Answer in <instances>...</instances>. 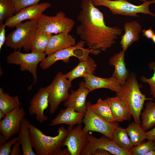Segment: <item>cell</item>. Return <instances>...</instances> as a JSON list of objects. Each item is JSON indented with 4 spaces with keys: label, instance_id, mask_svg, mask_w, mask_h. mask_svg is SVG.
Instances as JSON below:
<instances>
[{
    "label": "cell",
    "instance_id": "cell-22",
    "mask_svg": "<svg viewBox=\"0 0 155 155\" xmlns=\"http://www.w3.org/2000/svg\"><path fill=\"white\" fill-rule=\"evenodd\" d=\"M96 67V61L88 56L86 60L80 62L75 67L64 75L71 82L76 78L84 77L88 74L94 75Z\"/></svg>",
    "mask_w": 155,
    "mask_h": 155
},
{
    "label": "cell",
    "instance_id": "cell-48",
    "mask_svg": "<svg viewBox=\"0 0 155 155\" xmlns=\"http://www.w3.org/2000/svg\"><path fill=\"white\" fill-rule=\"evenodd\" d=\"M153 141H154V143L155 144V140Z\"/></svg>",
    "mask_w": 155,
    "mask_h": 155
},
{
    "label": "cell",
    "instance_id": "cell-38",
    "mask_svg": "<svg viewBox=\"0 0 155 155\" xmlns=\"http://www.w3.org/2000/svg\"><path fill=\"white\" fill-rule=\"evenodd\" d=\"M142 32L143 36L146 37L148 39H152L154 33L152 28V27L148 29L143 30Z\"/></svg>",
    "mask_w": 155,
    "mask_h": 155
},
{
    "label": "cell",
    "instance_id": "cell-4",
    "mask_svg": "<svg viewBox=\"0 0 155 155\" xmlns=\"http://www.w3.org/2000/svg\"><path fill=\"white\" fill-rule=\"evenodd\" d=\"M37 22V20H30L17 24L16 29L6 36L5 44L14 50L22 48L26 52L31 50Z\"/></svg>",
    "mask_w": 155,
    "mask_h": 155
},
{
    "label": "cell",
    "instance_id": "cell-14",
    "mask_svg": "<svg viewBox=\"0 0 155 155\" xmlns=\"http://www.w3.org/2000/svg\"><path fill=\"white\" fill-rule=\"evenodd\" d=\"M25 112L22 107H18L0 121V134L4 135L7 140L18 133Z\"/></svg>",
    "mask_w": 155,
    "mask_h": 155
},
{
    "label": "cell",
    "instance_id": "cell-29",
    "mask_svg": "<svg viewBox=\"0 0 155 155\" xmlns=\"http://www.w3.org/2000/svg\"><path fill=\"white\" fill-rule=\"evenodd\" d=\"M145 108L141 115L142 126L146 131L155 124V102L151 100L146 103Z\"/></svg>",
    "mask_w": 155,
    "mask_h": 155
},
{
    "label": "cell",
    "instance_id": "cell-31",
    "mask_svg": "<svg viewBox=\"0 0 155 155\" xmlns=\"http://www.w3.org/2000/svg\"><path fill=\"white\" fill-rule=\"evenodd\" d=\"M15 11L11 0H0V24L13 17Z\"/></svg>",
    "mask_w": 155,
    "mask_h": 155
},
{
    "label": "cell",
    "instance_id": "cell-21",
    "mask_svg": "<svg viewBox=\"0 0 155 155\" xmlns=\"http://www.w3.org/2000/svg\"><path fill=\"white\" fill-rule=\"evenodd\" d=\"M125 53L122 51L113 55L109 59L110 65L114 67L112 76L115 78L121 86L125 83L129 75L125 61Z\"/></svg>",
    "mask_w": 155,
    "mask_h": 155
},
{
    "label": "cell",
    "instance_id": "cell-41",
    "mask_svg": "<svg viewBox=\"0 0 155 155\" xmlns=\"http://www.w3.org/2000/svg\"><path fill=\"white\" fill-rule=\"evenodd\" d=\"M56 155H71L70 154L67 147L64 150L61 149L57 153Z\"/></svg>",
    "mask_w": 155,
    "mask_h": 155
},
{
    "label": "cell",
    "instance_id": "cell-45",
    "mask_svg": "<svg viewBox=\"0 0 155 155\" xmlns=\"http://www.w3.org/2000/svg\"><path fill=\"white\" fill-rule=\"evenodd\" d=\"M152 39V42L155 44V33H154Z\"/></svg>",
    "mask_w": 155,
    "mask_h": 155
},
{
    "label": "cell",
    "instance_id": "cell-5",
    "mask_svg": "<svg viewBox=\"0 0 155 155\" xmlns=\"http://www.w3.org/2000/svg\"><path fill=\"white\" fill-rule=\"evenodd\" d=\"M94 5L108 7L114 15L138 17L139 13L150 15L155 17V14L149 9L150 5L155 3V0L146 1L140 5L133 4L127 0H92Z\"/></svg>",
    "mask_w": 155,
    "mask_h": 155
},
{
    "label": "cell",
    "instance_id": "cell-35",
    "mask_svg": "<svg viewBox=\"0 0 155 155\" xmlns=\"http://www.w3.org/2000/svg\"><path fill=\"white\" fill-rule=\"evenodd\" d=\"M18 141V137H14L7 142L3 145L0 147V155L10 154L11 147Z\"/></svg>",
    "mask_w": 155,
    "mask_h": 155
},
{
    "label": "cell",
    "instance_id": "cell-23",
    "mask_svg": "<svg viewBox=\"0 0 155 155\" xmlns=\"http://www.w3.org/2000/svg\"><path fill=\"white\" fill-rule=\"evenodd\" d=\"M114 118L117 122L130 120L132 115L126 103L119 97H108Z\"/></svg>",
    "mask_w": 155,
    "mask_h": 155
},
{
    "label": "cell",
    "instance_id": "cell-13",
    "mask_svg": "<svg viewBox=\"0 0 155 155\" xmlns=\"http://www.w3.org/2000/svg\"><path fill=\"white\" fill-rule=\"evenodd\" d=\"M51 6V4L46 2L27 7L21 9L12 17L6 19L5 23L8 27L12 28L26 20H37L43 13Z\"/></svg>",
    "mask_w": 155,
    "mask_h": 155
},
{
    "label": "cell",
    "instance_id": "cell-39",
    "mask_svg": "<svg viewBox=\"0 0 155 155\" xmlns=\"http://www.w3.org/2000/svg\"><path fill=\"white\" fill-rule=\"evenodd\" d=\"M108 151L102 149L96 150L92 154V155H112Z\"/></svg>",
    "mask_w": 155,
    "mask_h": 155
},
{
    "label": "cell",
    "instance_id": "cell-6",
    "mask_svg": "<svg viewBox=\"0 0 155 155\" xmlns=\"http://www.w3.org/2000/svg\"><path fill=\"white\" fill-rule=\"evenodd\" d=\"M85 42L82 40L79 41L74 46L57 51L48 55L40 62V66L43 69H46L57 61L62 60L65 63H68L70 58L75 57L78 58L80 61L86 60L92 51L89 48H85Z\"/></svg>",
    "mask_w": 155,
    "mask_h": 155
},
{
    "label": "cell",
    "instance_id": "cell-2",
    "mask_svg": "<svg viewBox=\"0 0 155 155\" xmlns=\"http://www.w3.org/2000/svg\"><path fill=\"white\" fill-rule=\"evenodd\" d=\"M142 86L139 84L134 73L129 74L119 92L116 93L127 105L134 122L140 124V115L145 101L152 100L154 98H147L141 92Z\"/></svg>",
    "mask_w": 155,
    "mask_h": 155
},
{
    "label": "cell",
    "instance_id": "cell-8",
    "mask_svg": "<svg viewBox=\"0 0 155 155\" xmlns=\"http://www.w3.org/2000/svg\"><path fill=\"white\" fill-rule=\"evenodd\" d=\"M71 82L61 72L55 75L51 84L46 87L49 91V113L54 114L60 103L65 102L69 94V90L72 87Z\"/></svg>",
    "mask_w": 155,
    "mask_h": 155
},
{
    "label": "cell",
    "instance_id": "cell-25",
    "mask_svg": "<svg viewBox=\"0 0 155 155\" xmlns=\"http://www.w3.org/2000/svg\"><path fill=\"white\" fill-rule=\"evenodd\" d=\"M53 34L37 28L33 37L31 51L37 53L45 52Z\"/></svg>",
    "mask_w": 155,
    "mask_h": 155
},
{
    "label": "cell",
    "instance_id": "cell-28",
    "mask_svg": "<svg viewBox=\"0 0 155 155\" xmlns=\"http://www.w3.org/2000/svg\"><path fill=\"white\" fill-rule=\"evenodd\" d=\"M132 144L137 146L147 139L146 132L140 124L134 122L130 123L126 129Z\"/></svg>",
    "mask_w": 155,
    "mask_h": 155
},
{
    "label": "cell",
    "instance_id": "cell-42",
    "mask_svg": "<svg viewBox=\"0 0 155 155\" xmlns=\"http://www.w3.org/2000/svg\"><path fill=\"white\" fill-rule=\"evenodd\" d=\"M7 140L5 137L0 134V147L3 145L6 142Z\"/></svg>",
    "mask_w": 155,
    "mask_h": 155
},
{
    "label": "cell",
    "instance_id": "cell-47",
    "mask_svg": "<svg viewBox=\"0 0 155 155\" xmlns=\"http://www.w3.org/2000/svg\"><path fill=\"white\" fill-rule=\"evenodd\" d=\"M153 98H155V93L153 95Z\"/></svg>",
    "mask_w": 155,
    "mask_h": 155
},
{
    "label": "cell",
    "instance_id": "cell-17",
    "mask_svg": "<svg viewBox=\"0 0 155 155\" xmlns=\"http://www.w3.org/2000/svg\"><path fill=\"white\" fill-rule=\"evenodd\" d=\"M90 92L85 86V82H80L77 90H71V94L63 104L64 106L73 108L78 112L85 113L86 111V99Z\"/></svg>",
    "mask_w": 155,
    "mask_h": 155
},
{
    "label": "cell",
    "instance_id": "cell-44",
    "mask_svg": "<svg viewBox=\"0 0 155 155\" xmlns=\"http://www.w3.org/2000/svg\"><path fill=\"white\" fill-rule=\"evenodd\" d=\"M6 115L1 111L0 110V121Z\"/></svg>",
    "mask_w": 155,
    "mask_h": 155
},
{
    "label": "cell",
    "instance_id": "cell-24",
    "mask_svg": "<svg viewBox=\"0 0 155 155\" xmlns=\"http://www.w3.org/2000/svg\"><path fill=\"white\" fill-rule=\"evenodd\" d=\"M29 119L24 117L18 133V141L20 144L23 155H37L33 151L29 131Z\"/></svg>",
    "mask_w": 155,
    "mask_h": 155
},
{
    "label": "cell",
    "instance_id": "cell-30",
    "mask_svg": "<svg viewBox=\"0 0 155 155\" xmlns=\"http://www.w3.org/2000/svg\"><path fill=\"white\" fill-rule=\"evenodd\" d=\"M113 140L123 149L129 151L134 147L130 140L126 129L119 126L113 132Z\"/></svg>",
    "mask_w": 155,
    "mask_h": 155
},
{
    "label": "cell",
    "instance_id": "cell-19",
    "mask_svg": "<svg viewBox=\"0 0 155 155\" xmlns=\"http://www.w3.org/2000/svg\"><path fill=\"white\" fill-rule=\"evenodd\" d=\"M123 29L125 33L121 36L120 44L125 53L132 43L139 40L140 34L143 30L141 24L137 21L126 22Z\"/></svg>",
    "mask_w": 155,
    "mask_h": 155
},
{
    "label": "cell",
    "instance_id": "cell-3",
    "mask_svg": "<svg viewBox=\"0 0 155 155\" xmlns=\"http://www.w3.org/2000/svg\"><path fill=\"white\" fill-rule=\"evenodd\" d=\"M30 138L37 155H56L61 149L67 134V129L59 127L58 135L54 137L47 135L34 125H29Z\"/></svg>",
    "mask_w": 155,
    "mask_h": 155
},
{
    "label": "cell",
    "instance_id": "cell-40",
    "mask_svg": "<svg viewBox=\"0 0 155 155\" xmlns=\"http://www.w3.org/2000/svg\"><path fill=\"white\" fill-rule=\"evenodd\" d=\"M147 139L148 140H155V127L146 132Z\"/></svg>",
    "mask_w": 155,
    "mask_h": 155
},
{
    "label": "cell",
    "instance_id": "cell-26",
    "mask_svg": "<svg viewBox=\"0 0 155 155\" xmlns=\"http://www.w3.org/2000/svg\"><path fill=\"white\" fill-rule=\"evenodd\" d=\"M91 107L95 112L106 121L111 123L117 121L113 115L108 98L104 100L100 98L96 103L91 104Z\"/></svg>",
    "mask_w": 155,
    "mask_h": 155
},
{
    "label": "cell",
    "instance_id": "cell-34",
    "mask_svg": "<svg viewBox=\"0 0 155 155\" xmlns=\"http://www.w3.org/2000/svg\"><path fill=\"white\" fill-rule=\"evenodd\" d=\"M40 0H11L15 11V14L27 7L38 4Z\"/></svg>",
    "mask_w": 155,
    "mask_h": 155
},
{
    "label": "cell",
    "instance_id": "cell-16",
    "mask_svg": "<svg viewBox=\"0 0 155 155\" xmlns=\"http://www.w3.org/2000/svg\"><path fill=\"white\" fill-rule=\"evenodd\" d=\"M84 78L85 86L90 92L96 89L104 88L117 93L121 88V86L117 80L113 76L103 78L88 74Z\"/></svg>",
    "mask_w": 155,
    "mask_h": 155
},
{
    "label": "cell",
    "instance_id": "cell-1",
    "mask_svg": "<svg viewBox=\"0 0 155 155\" xmlns=\"http://www.w3.org/2000/svg\"><path fill=\"white\" fill-rule=\"evenodd\" d=\"M80 7L77 17L80 24L77 26L76 33L92 50L91 54L98 55L115 43L123 30L119 27L106 25L103 14L92 0H82Z\"/></svg>",
    "mask_w": 155,
    "mask_h": 155
},
{
    "label": "cell",
    "instance_id": "cell-12",
    "mask_svg": "<svg viewBox=\"0 0 155 155\" xmlns=\"http://www.w3.org/2000/svg\"><path fill=\"white\" fill-rule=\"evenodd\" d=\"M82 124L73 127H68L67 136L63 144L66 146L71 155H80L87 141L89 132H85Z\"/></svg>",
    "mask_w": 155,
    "mask_h": 155
},
{
    "label": "cell",
    "instance_id": "cell-10",
    "mask_svg": "<svg viewBox=\"0 0 155 155\" xmlns=\"http://www.w3.org/2000/svg\"><path fill=\"white\" fill-rule=\"evenodd\" d=\"M91 104L90 101L86 102V111L83 119L85 125L83 131L85 132L90 131L98 132L113 140V132L119 126L118 123L117 121L111 123L104 119L92 108Z\"/></svg>",
    "mask_w": 155,
    "mask_h": 155
},
{
    "label": "cell",
    "instance_id": "cell-15",
    "mask_svg": "<svg viewBox=\"0 0 155 155\" xmlns=\"http://www.w3.org/2000/svg\"><path fill=\"white\" fill-rule=\"evenodd\" d=\"M49 91L46 87H41L30 101L29 114L31 116L35 115L36 119L40 123L48 119V117L45 115L44 113L49 106Z\"/></svg>",
    "mask_w": 155,
    "mask_h": 155
},
{
    "label": "cell",
    "instance_id": "cell-18",
    "mask_svg": "<svg viewBox=\"0 0 155 155\" xmlns=\"http://www.w3.org/2000/svg\"><path fill=\"white\" fill-rule=\"evenodd\" d=\"M85 113L77 111L72 108L67 107L65 109H61L55 117L51 120L50 126L61 124H65L73 127L75 125L82 124Z\"/></svg>",
    "mask_w": 155,
    "mask_h": 155
},
{
    "label": "cell",
    "instance_id": "cell-11",
    "mask_svg": "<svg viewBox=\"0 0 155 155\" xmlns=\"http://www.w3.org/2000/svg\"><path fill=\"white\" fill-rule=\"evenodd\" d=\"M102 149L111 153L112 155H132L131 152L120 147L113 140L103 135L98 138L89 133L87 142L80 155H92L96 149Z\"/></svg>",
    "mask_w": 155,
    "mask_h": 155
},
{
    "label": "cell",
    "instance_id": "cell-9",
    "mask_svg": "<svg viewBox=\"0 0 155 155\" xmlns=\"http://www.w3.org/2000/svg\"><path fill=\"white\" fill-rule=\"evenodd\" d=\"M37 28L52 34L69 33L73 29L75 22L66 16L63 12L59 11L54 16L42 14L37 20Z\"/></svg>",
    "mask_w": 155,
    "mask_h": 155
},
{
    "label": "cell",
    "instance_id": "cell-36",
    "mask_svg": "<svg viewBox=\"0 0 155 155\" xmlns=\"http://www.w3.org/2000/svg\"><path fill=\"white\" fill-rule=\"evenodd\" d=\"M7 26L5 23L0 24V50L5 43L6 37L5 28Z\"/></svg>",
    "mask_w": 155,
    "mask_h": 155
},
{
    "label": "cell",
    "instance_id": "cell-46",
    "mask_svg": "<svg viewBox=\"0 0 155 155\" xmlns=\"http://www.w3.org/2000/svg\"><path fill=\"white\" fill-rule=\"evenodd\" d=\"M140 0L141 1H143V2L145 1H146V0Z\"/></svg>",
    "mask_w": 155,
    "mask_h": 155
},
{
    "label": "cell",
    "instance_id": "cell-33",
    "mask_svg": "<svg viewBox=\"0 0 155 155\" xmlns=\"http://www.w3.org/2000/svg\"><path fill=\"white\" fill-rule=\"evenodd\" d=\"M148 68L150 70H153L154 74L152 77L148 78L144 76H142L141 81L143 82L147 83L150 86V94L153 95L155 93V61H153L148 64Z\"/></svg>",
    "mask_w": 155,
    "mask_h": 155
},
{
    "label": "cell",
    "instance_id": "cell-7",
    "mask_svg": "<svg viewBox=\"0 0 155 155\" xmlns=\"http://www.w3.org/2000/svg\"><path fill=\"white\" fill-rule=\"evenodd\" d=\"M20 50H15L9 54L7 57L9 64L20 65V70L22 71H28L33 75V81L28 89L31 88L38 80L37 68L38 63L46 57L45 52L37 53L32 52L30 53H23Z\"/></svg>",
    "mask_w": 155,
    "mask_h": 155
},
{
    "label": "cell",
    "instance_id": "cell-37",
    "mask_svg": "<svg viewBox=\"0 0 155 155\" xmlns=\"http://www.w3.org/2000/svg\"><path fill=\"white\" fill-rule=\"evenodd\" d=\"M20 144L18 141L13 145V147L11 149V155H21L22 153L20 148Z\"/></svg>",
    "mask_w": 155,
    "mask_h": 155
},
{
    "label": "cell",
    "instance_id": "cell-20",
    "mask_svg": "<svg viewBox=\"0 0 155 155\" xmlns=\"http://www.w3.org/2000/svg\"><path fill=\"white\" fill-rule=\"evenodd\" d=\"M76 44L73 36L69 33H62L53 35L50 39L45 52L47 55Z\"/></svg>",
    "mask_w": 155,
    "mask_h": 155
},
{
    "label": "cell",
    "instance_id": "cell-27",
    "mask_svg": "<svg viewBox=\"0 0 155 155\" xmlns=\"http://www.w3.org/2000/svg\"><path fill=\"white\" fill-rule=\"evenodd\" d=\"M22 103L18 96H11L7 92H4V89L0 88V110L6 115L19 107Z\"/></svg>",
    "mask_w": 155,
    "mask_h": 155
},
{
    "label": "cell",
    "instance_id": "cell-32",
    "mask_svg": "<svg viewBox=\"0 0 155 155\" xmlns=\"http://www.w3.org/2000/svg\"><path fill=\"white\" fill-rule=\"evenodd\" d=\"M155 150V145L154 141L148 140L146 142H142L134 146L130 151L132 155H146L150 150Z\"/></svg>",
    "mask_w": 155,
    "mask_h": 155
},
{
    "label": "cell",
    "instance_id": "cell-43",
    "mask_svg": "<svg viewBox=\"0 0 155 155\" xmlns=\"http://www.w3.org/2000/svg\"><path fill=\"white\" fill-rule=\"evenodd\" d=\"M146 155H155V150H151L148 152Z\"/></svg>",
    "mask_w": 155,
    "mask_h": 155
}]
</instances>
